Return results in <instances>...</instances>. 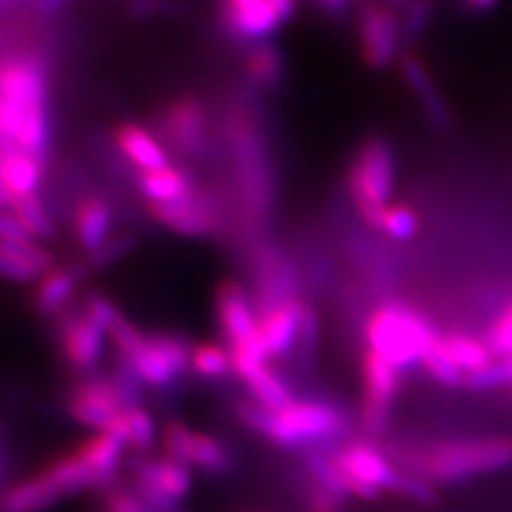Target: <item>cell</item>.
<instances>
[{
    "mask_svg": "<svg viewBox=\"0 0 512 512\" xmlns=\"http://www.w3.org/2000/svg\"><path fill=\"white\" fill-rule=\"evenodd\" d=\"M82 306L90 314V318L94 320V323L101 325L105 329V333H107V329L111 325H114V320L122 314L114 301H111L107 295L96 293V291H92V293H88L84 297Z\"/></svg>",
    "mask_w": 512,
    "mask_h": 512,
    "instance_id": "f6af8a7d",
    "label": "cell"
},
{
    "mask_svg": "<svg viewBox=\"0 0 512 512\" xmlns=\"http://www.w3.org/2000/svg\"><path fill=\"white\" fill-rule=\"evenodd\" d=\"M52 267V254L39 246V242H3L0 239V278L3 280L30 284Z\"/></svg>",
    "mask_w": 512,
    "mask_h": 512,
    "instance_id": "7402d4cb",
    "label": "cell"
},
{
    "mask_svg": "<svg viewBox=\"0 0 512 512\" xmlns=\"http://www.w3.org/2000/svg\"><path fill=\"white\" fill-rule=\"evenodd\" d=\"M156 0H131V9L135 15H146L152 11Z\"/></svg>",
    "mask_w": 512,
    "mask_h": 512,
    "instance_id": "f5cc1de1",
    "label": "cell"
},
{
    "mask_svg": "<svg viewBox=\"0 0 512 512\" xmlns=\"http://www.w3.org/2000/svg\"><path fill=\"white\" fill-rule=\"evenodd\" d=\"M363 397L359 406V427L365 438L376 440L389 429L393 402L402 382V370L367 348L361 359Z\"/></svg>",
    "mask_w": 512,
    "mask_h": 512,
    "instance_id": "30bf717a",
    "label": "cell"
},
{
    "mask_svg": "<svg viewBox=\"0 0 512 512\" xmlns=\"http://www.w3.org/2000/svg\"><path fill=\"white\" fill-rule=\"evenodd\" d=\"M378 231L389 235L395 242H408L419 231V216L408 205L391 203L382 214Z\"/></svg>",
    "mask_w": 512,
    "mask_h": 512,
    "instance_id": "ab89813d",
    "label": "cell"
},
{
    "mask_svg": "<svg viewBox=\"0 0 512 512\" xmlns=\"http://www.w3.org/2000/svg\"><path fill=\"white\" fill-rule=\"evenodd\" d=\"M47 101V69L37 56L0 60V150L18 148L45 158L52 137Z\"/></svg>",
    "mask_w": 512,
    "mask_h": 512,
    "instance_id": "6da1fadb",
    "label": "cell"
},
{
    "mask_svg": "<svg viewBox=\"0 0 512 512\" xmlns=\"http://www.w3.org/2000/svg\"><path fill=\"white\" fill-rule=\"evenodd\" d=\"M0 207H11V199L5 195L3 184H0Z\"/></svg>",
    "mask_w": 512,
    "mask_h": 512,
    "instance_id": "db71d44e",
    "label": "cell"
},
{
    "mask_svg": "<svg viewBox=\"0 0 512 512\" xmlns=\"http://www.w3.org/2000/svg\"><path fill=\"white\" fill-rule=\"evenodd\" d=\"M43 180V160L18 148L0 150V184L11 199L37 195Z\"/></svg>",
    "mask_w": 512,
    "mask_h": 512,
    "instance_id": "603a6c76",
    "label": "cell"
},
{
    "mask_svg": "<svg viewBox=\"0 0 512 512\" xmlns=\"http://www.w3.org/2000/svg\"><path fill=\"white\" fill-rule=\"evenodd\" d=\"M299 0H218L222 30L239 43H263L293 20Z\"/></svg>",
    "mask_w": 512,
    "mask_h": 512,
    "instance_id": "ba28073f",
    "label": "cell"
},
{
    "mask_svg": "<svg viewBox=\"0 0 512 512\" xmlns=\"http://www.w3.org/2000/svg\"><path fill=\"white\" fill-rule=\"evenodd\" d=\"M190 355L192 344L184 335L173 331H154L143 335L131 357L118 359L131 367L143 382V387L165 389L190 372Z\"/></svg>",
    "mask_w": 512,
    "mask_h": 512,
    "instance_id": "52a82bcc",
    "label": "cell"
},
{
    "mask_svg": "<svg viewBox=\"0 0 512 512\" xmlns=\"http://www.w3.org/2000/svg\"><path fill=\"white\" fill-rule=\"evenodd\" d=\"M440 344L463 372L478 370V367H483L495 359L487 342H480L468 333H444L440 335Z\"/></svg>",
    "mask_w": 512,
    "mask_h": 512,
    "instance_id": "d6a6232c",
    "label": "cell"
},
{
    "mask_svg": "<svg viewBox=\"0 0 512 512\" xmlns=\"http://www.w3.org/2000/svg\"><path fill=\"white\" fill-rule=\"evenodd\" d=\"M160 133L182 154L199 156L210 141V118L205 105L195 96L173 99L160 114Z\"/></svg>",
    "mask_w": 512,
    "mask_h": 512,
    "instance_id": "9a60e30c",
    "label": "cell"
},
{
    "mask_svg": "<svg viewBox=\"0 0 512 512\" xmlns=\"http://www.w3.org/2000/svg\"><path fill=\"white\" fill-rule=\"evenodd\" d=\"M86 274L82 265H62L47 269L45 274L35 282L32 291V310L41 318H58L64 310L71 306L79 280Z\"/></svg>",
    "mask_w": 512,
    "mask_h": 512,
    "instance_id": "ffe728a7",
    "label": "cell"
},
{
    "mask_svg": "<svg viewBox=\"0 0 512 512\" xmlns=\"http://www.w3.org/2000/svg\"><path fill=\"white\" fill-rule=\"evenodd\" d=\"M9 210L20 218V222L26 227V231L37 239H50L54 235V222L47 214L45 205L37 195L24 197V199H15L11 203Z\"/></svg>",
    "mask_w": 512,
    "mask_h": 512,
    "instance_id": "d590c367",
    "label": "cell"
},
{
    "mask_svg": "<svg viewBox=\"0 0 512 512\" xmlns=\"http://www.w3.org/2000/svg\"><path fill=\"white\" fill-rule=\"evenodd\" d=\"M109 431L114 434L128 446L135 448V451H148V448L156 440V423L154 416L143 408V406H128L122 410L118 416V421L114 423Z\"/></svg>",
    "mask_w": 512,
    "mask_h": 512,
    "instance_id": "f546056e",
    "label": "cell"
},
{
    "mask_svg": "<svg viewBox=\"0 0 512 512\" xmlns=\"http://www.w3.org/2000/svg\"><path fill=\"white\" fill-rule=\"evenodd\" d=\"M244 71L254 88L271 90L282 84L286 73V60L278 45L271 41L254 43L244 58Z\"/></svg>",
    "mask_w": 512,
    "mask_h": 512,
    "instance_id": "83f0119b",
    "label": "cell"
},
{
    "mask_svg": "<svg viewBox=\"0 0 512 512\" xmlns=\"http://www.w3.org/2000/svg\"><path fill=\"white\" fill-rule=\"evenodd\" d=\"M357 41L367 67L389 69L406 52L397 9L387 0H365L357 15Z\"/></svg>",
    "mask_w": 512,
    "mask_h": 512,
    "instance_id": "8fae6325",
    "label": "cell"
},
{
    "mask_svg": "<svg viewBox=\"0 0 512 512\" xmlns=\"http://www.w3.org/2000/svg\"><path fill=\"white\" fill-rule=\"evenodd\" d=\"M73 220H75L73 229H75L77 244L82 246L86 254L101 248L111 237L114 216H111L109 203L101 197H86L77 205Z\"/></svg>",
    "mask_w": 512,
    "mask_h": 512,
    "instance_id": "484cf974",
    "label": "cell"
},
{
    "mask_svg": "<svg viewBox=\"0 0 512 512\" xmlns=\"http://www.w3.org/2000/svg\"><path fill=\"white\" fill-rule=\"evenodd\" d=\"M67 3H69V0H35V7H37L39 13H54Z\"/></svg>",
    "mask_w": 512,
    "mask_h": 512,
    "instance_id": "816d5d0a",
    "label": "cell"
},
{
    "mask_svg": "<svg viewBox=\"0 0 512 512\" xmlns=\"http://www.w3.org/2000/svg\"><path fill=\"white\" fill-rule=\"evenodd\" d=\"M440 338L427 316L406 303H382L365 320V340L370 350L397 370L421 365L427 348Z\"/></svg>",
    "mask_w": 512,
    "mask_h": 512,
    "instance_id": "277c9868",
    "label": "cell"
},
{
    "mask_svg": "<svg viewBox=\"0 0 512 512\" xmlns=\"http://www.w3.org/2000/svg\"><path fill=\"white\" fill-rule=\"evenodd\" d=\"M239 380L246 384V389L252 395V402L261 404L269 410H280L295 402L291 387H288L286 380L274 370V367H269V363L252 367V370L239 376Z\"/></svg>",
    "mask_w": 512,
    "mask_h": 512,
    "instance_id": "f1b7e54d",
    "label": "cell"
},
{
    "mask_svg": "<svg viewBox=\"0 0 512 512\" xmlns=\"http://www.w3.org/2000/svg\"><path fill=\"white\" fill-rule=\"evenodd\" d=\"M335 466L340 470L348 498L378 500L382 493H397L404 470L391 459L389 451L374 440H346L333 448Z\"/></svg>",
    "mask_w": 512,
    "mask_h": 512,
    "instance_id": "8992f818",
    "label": "cell"
},
{
    "mask_svg": "<svg viewBox=\"0 0 512 512\" xmlns=\"http://www.w3.org/2000/svg\"><path fill=\"white\" fill-rule=\"evenodd\" d=\"M216 318L220 331L224 335L227 348H237L246 342H252L261 335L259 329V310L248 295L246 286L237 280H224L216 291Z\"/></svg>",
    "mask_w": 512,
    "mask_h": 512,
    "instance_id": "e0dca14e",
    "label": "cell"
},
{
    "mask_svg": "<svg viewBox=\"0 0 512 512\" xmlns=\"http://www.w3.org/2000/svg\"><path fill=\"white\" fill-rule=\"evenodd\" d=\"M399 468L434 485H453L512 466V438L470 436L387 448Z\"/></svg>",
    "mask_w": 512,
    "mask_h": 512,
    "instance_id": "7a4b0ae2",
    "label": "cell"
},
{
    "mask_svg": "<svg viewBox=\"0 0 512 512\" xmlns=\"http://www.w3.org/2000/svg\"><path fill=\"white\" fill-rule=\"evenodd\" d=\"M128 408L114 378L101 374H86L71 384L67 395V412L79 425L94 431H109Z\"/></svg>",
    "mask_w": 512,
    "mask_h": 512,
    "instance_id": "4fadbf2b",
    "label": "cell"
},
{
    "mask_svg": "<svg viewBox=\"0 0 512 512\" xmlns=\"http://www.w3.org/2000/svg\"><path fill=\"white\" fill-rule=\"evenodd\" d=\"M463 5V9H468L470 13H485L491 11L495 5L500 3V0H459Z\"/></svg>",
    "mask_w": 512,
    "mask_h": 512,
    "instance_id": "681fc988",
    "label": "cell"
},
{
    "mask_svg": "<svg viewBox=\"0 0 512 512\" xmlns=\"http://www.w3.org/2000/svg\"><path fill=\"white\" fill-rule=\"evenodd\" d=\"M303 500H306V512H342L346 502V498H342V495L333 493L325 487H318L310 483V480H308V489H306V495H303Z\"/></svg>",
    "mask_w": 512,
    "mask_h": 512,
    "instance_id": "7dc6e473",
    "label": "cell"
},
{
    "mask_svg": "<svg viewBox=\"0 0 512 512\" xmlns=\"http://www.w3.org/2000/svg\"><path fill=\"white\" fill-rule=\"evenodd\" d=\"M103 512H150L135 489L111 487L103 498Z\"/></svg>",
    "mask_w": 512,
    "mask_h": 512,
    "instance_id": "bcb514c9",
    "label": "cell"
},
{
    "mask_svg": "<svg viewBox=\"0 0 512 512\" xmlns=\"http://www.w3.org/2000/svg\"><path fill=\"white\" fill-rule=\"evenodd\" d=\"M126 444L114 431H96L75 448V455L86 463V468L94 474L99 487H109L118 476L122 455Z\"/></svg>",
    "mask_w": 512,
    "mask_h": 512,
    "instance_id": "cb8c5ba5",
    "label": "cell"
},
{
    "mask_svg": "<svg viewBox=\"0 0 512 512\" xmlns=\"http://www.w3.org/2000/svg\"><path fill=\"white\" fill-rule=\"evenodd\" d=\"M318 348H320V318L312 306H303L301 314V329H299V340H297V357L299 363L306 367H312L318 357Z\"/></svg>",
    "mask_w": 512,
    "mask_h": 512,
    "instance_id": "60d3db41",
    "label": "cell"
},
{
    "mask_svg": "<svg viewBox=\"0 0 512 512\" xmlns=\"http://www.w3.org/2000/svg\"><path fill=\"white\" fill-rule=\"evenodd\" d=\"M43 470L54 478V483L62 489V493L67 495V498L86 489H99V483H96L94 474L73 451L62 457H56L52 463H47Z\"/></svg>",
    "mask_w": 512,
    "mask_h": 512,
    "instance_id": "1f68e13d",
    "label": "cell"
},
{
    "mask_svg": "<svg viewBox=\"0 0 512 512\" xmlns=\"http://www.w3.org/2000/svg\"><path fill=\"white\" fill-rule=\"evenodd\" d=\"M487 346L495 359H512V303L493 323Z\"/></svg>",
    "mask_w": 512,
    "mask_h": 512,
    "instance_id": "ee69618b",
    "label": "cell"
},
{
    "mask_svg": "<svg viewBox=\"0 0 512 512\" xmlns=\"http://www.w3.org/2000/svg\"><path fill=\"white\" fill-rule=\"evenodd\" d=\"M114 141L122 156L135 169H139V173L171 165L165 146L146 126L135 122H122L116 126Z\"/></svg>",
    "mask_w": 512,
    "mask_h": 512,
    "instance_id": "44dd1931",
    "label": "cell"
},
{
    "mask_svg": "<svg viewBox=\"0 0 512 512\" xmlns=\"http://www.w3.org/2000/svg\"><path fill=\"white\" fill-rule=\"evenodd\" d=\"M137 248V239L133 235H116L109 237L107 242L96 248L94 252H88L84 259L86 271H101L107 267H114L122 259H126L128 254Z\"/></svg>",
    "mask_w": 512,
    "mask_h": 512,
    "instance_id": "f35d334b",
    "label": "cell"
},
{
    "mask_svg": "<svg viewBox=\"0 0 512 512\" xmlns=\"http://www.w3.org/2000/svg\"><path fill=\"white\" fill-rule=\"evenodd\" d=\"M237 169L242 175V188L246 192V201L250 212L256 216L269 214L271 195H274V182H271V165L263 139L256 126L239 116L233 128Z\"/></svg>",
    "mask_w": 512,
    "mask_h": 512,
    "instance_id": "7c38bea8",
    "label": "cell"
},
{
    "mask_svg": "<svg viewBox=\"0 0 512 512\" xmlns=\"http://www.w3.org/2000/svg\"><path fill=\"white\" fill-rule=\"evenodd\" d=\"M303 306L306 303L301 299H291L259 310V329L265 340L269 359H286L295 352Z\"/></svg>",
    "mask_w": 512,
    "mask_h": 512,
    "instance_id": "d6986e66",
    "label": "cell"
},
{
    "mask_svg": "<svg viewBox=\"0 0 512 512\" xmlns=\"http://www.w3.org/2000/svg\"><path fill=\"white\" fill-rule=\"evenodd\" d=\"M512 384V359H493L491 363L466 372L463 376V389L468 391H493L504 389Z\"/></svg>",
    "mask_w": 512,
    "mask_h": 512,
    "instance_id": "8d00e7d4",
    "label": "cell"
},
{
    "mask_svg": "<svg viewBox=\"0 0 512 512\" xmlns=\"http://www.w3.org/2000/svg\"><path fill=\"white\" fill-rule=\"evenodd\" d=\"M346 184L361 218L378 229L395 190V154L391 143L378 135L367 137L350 160Z\"/></svg>",
    "mask_w": 512,
    "mask_h": 512,
    "instance_id": "5b68a950",
    "label": "cell"
},
{
    "mask_svg": "<svg viewBox=\"0 0 512 512\" xmlns=\"http://www.w3.org/2000/svg\"><path fill=\"white\" fill-rule=\"evenodd\" d=\"M397 495H402V498H406L414 504H421V506H434L440 500L438 485L429 483L427 478L406 472V470L402 474V480H399Z\"/></svg>",
    "mask_w": 512,
    "mask_h": 512,
    "instance_id": "7bdbcfd3",
    "label": "cell"
},
{
    "mask_svg": "<svg viewBox=\"0 0 512 512\" xmlns=\"http://www.w3.org/2000/svg\"><path fill=\"white\" fill-rule=\"evenodd\" d=\"M0 239H3V242H37V239L26 231L20 218L11 210L7 212L5 207H0Z\"/></svg>",
    "mask_w": 512,
    "mask_h": 512,
    "instance_id": "c3c4849f",
    "label": "cell"
},
{
    "mask_svg": "<svg viewBox=\"0 0 512 512\" xmlns=\"http://www.w3.org/2000/svg\"><path fill=\"white\" fill-rule=\"evenodd\" d=\"M348 3H350V0H316V5H318L320 9H323V11L331 13V15L344 13L346 7H348Z\"/></svg>",
    "mask_w": 512,
    "mask_h": 512,
    "instance_id": "f907efd6",
    "label": "cell"
},
{
    "mask_svg": "<svg viewBox=\"0 0 512 512\" xmlns=\"http://www.w3.org/2000/svg\"><path fill=\"white\" fill-rule=\"evenodd\" d=\"M434 0H399V26H402L404 50L419 41L434 18Z\"/></svg>",
    "mask_w": 512,
    "mask_h": 512,
    "instance_id": "e575fe53",
    "label": "cell"
},
{
    "mask_svg": "<svg viewBox=\"0 0 512 512\" xmlns=\"http://www.w3.org/2000/svg\"><path fill=\"white\" fill-rule=\"evenodd\" d=\"M237 419L248 429L288 451L335 448L346 442L350 419L342 406L329 399H295L280 410L256 402H239Z\"/></svg>",
    "mask_w": 512,
    "mask_h": 512,
    "instance_id": "3957f363",
    "label": "cell"
},
{
    "mask_svg": "<svg viewBox=\"0 0 512 512\" xmlns=\"http://www.w3.org/2000/svg\"><path fill=\"white\" fill-rule=\"evenodd\" d=\"M188 466L210 474H224L233 466V457L229 448L218 438L192 429V438L188 446Z\"/></svg>",
    "mask_w": 512,
    "mask_h": 512,
    "instance_id": "4dcf8cb0",
    "label": "cell"
},
{
    "mask_svg": "<svg viewBox=\"0 0 512 512\" xmlns=\"http://www.w3.org/2000/svg\"><path fill=\"white\" fill-rule=\"evenodd\" d=\"M139 190L148 199V203H171L180 201L195 192L190 173L182 167L167 165L154 171L139 173Z\"/></svg>",
    "mask_w": 512,
    "mask_h": 512,
    "instance_id": "4316f807",
    "label": "cell"
},
{
    "mask_svg": "<svg viewBox=\"0 0 512 512\" xmlns=\"http://www.w3.org/2000/svg\"><path fill=\"white\" fill-rule=\"evenodd\" d=\"M399 62V73H402L406 86L410 88L416 103L421 105L427 120L440 131L453 128V111L448 107L444 94L438 88L436 77L431 75L427 64L412 52H404Z\"/></svg>",
    "mask_w": 512,
    "mask_h": 512,
    "instance_id": "ac0fdd59",
    "label": "cell"
},
{
    "mask_svg": "<svg viewBox=\"0 0 512 512\" xmlns=\"http://www.w3.org/2000/svg\"><path fill=\"white\" fill-rule=\"evenodd\" d=\"M135 493L150 512H180L192 489V472L186 463L167 455L141 457L131 463Z\"/></svg>",
    "mask_w": 512,
    "mask_h": 512,
    "instance_id": "9c48e42d",
    "label": "cell"
},
{
    "mask_svg": "<svg viewBox=\"0 0 512 512\" xmlns=\"http://www.w3.org/2000/svg\"><path fill=\"white\" fill-rule=\"evenodd\" d=\"M190 372L205 380H222L233 374V359L227 344L201 342L192 346L190 355Z\"/></svg>",
    "mask_w": 512,
    "mask_h": 512,
    "instance_id": "836d02e7",
    "label": "cell"
},
{
    "mask_svg": "<svg viewBox=\"0 0 512 512\" xmlns=\"http://www.w3.org/2000/svg\"><path fill=\"white\" fill-rule=\"evenodd\" d=\"M64 498L67 495L54 483V478L41 470L5 491L0 498V512H43Z\"/></svg>",
    "mask_w": 512,
    "mask_h": 512,
    "instance_id": "d4e9b609",
    "label": "cell"
},
{
    "mask_svg": "<svg viewBox=\"0 0 512 512\" xmlns=\"http://www.w3.org/2000/svg\"><path fill=\"white\" fill-rule=\"evenodd\" d=\"M192 438V429L182 421H169L160 431V444H163V455L186 463L188 466V446Z\"/></svg>",
    "mask_w": 512,
    "mask_h": 512,
    "instance_id": "b9f144b4",
    "label": "cell"
},
{
    "mask_svg": "<svg viewBox=\"0 0 512 512\" xmlns=\"http://www.w3.org/2000/svg\"><path fill=\"white\" fill-rule=\"evenodd\" d=\"M421 365L429 372L431 378L444 384V387L448 389L463 387V376H466V372H463L461 367L451 359V355L444 350V346L440 344V338L427 348Z\"/></svg>",
    "mask_w": 512,
    "mask_h": 512,
    "instance_id": "74e56055",
    "label": "cell"
},
{
    "mask_svg": "<svg viewBox=\"0 0 512 512\" xmlns=\"http://www.w3.org/2000/svg\"><path fill=\"white\" fill-rule=\"evenodd\" d=\"M148 210L160 227L180 237H212L222 227L216 203L197 190L180 201L148 203Z\"/></svg>",
    "mask_w": 512,
    "mask_h": 512,
    "instance_id": "2e32d148",
    "label": "cell"
},
{
    "mask_svg": "<svg viewBox=\"0 0 512 512\" xmlns=\"http://www.w3.org/2000/svg\"><path fill=\"white\" fill-rule=\"evenodd\" d=\"M107 333L96 325L84 306L67 308L58 316L56 342L62 359L79 376L92 374L99 367L105 352Z\"/></svg>",
    "mask_w": 512,
    "mask_h": 512,
    "instance_id": "5bb4252c",
    "label": "cell"
}]
</instances>
